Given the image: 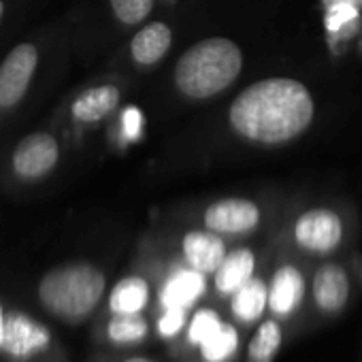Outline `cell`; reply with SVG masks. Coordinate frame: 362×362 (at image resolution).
Segmentation results:
<instances>
[{"mask_svg":"<svg viewBox=\"0 0 362 362\" xmlns=\"http://www.w3.org/2000/svg\"><path fill=\"white\" fill-rule=\"evenodd\" d=\"M313 98L305 83L271 77L247 86L230 105V128L258 145H281L300 136L313 122Z\"/></svg>","mask_w":362,"mask_h":362,"instance_id":"cell-1","label":"cell"},{"mask_svg":"<svg viewBox=\"0 0 362 362\" xmlns=\"http://www.w3.org/2000/svg\"><path fill=\"white\" fill-rule=\"evenodd\" d=\"M243 69V54L235 41L209 37L192 45L175 64L177 90L194 100H207L230 88Z\"/></svg>","mask_w":362,"mask_h":362,"instance_id":"cell-2","label":"cell"},{"mask_svg":"<svg viewBox=\"0 0 362 362\" xmlns=\"http://www.w3.org/2000/svg\"><path fill=\"white\" fill-rule=\"evenodd\" d=\"M105 273L90 262H73L52 269L39 284L41 305L69 324L83 322L105 294Z\"/></svg>","mask_w":362,"mask_h":362,"instance_id":"cell-3","label":"cell"},{"mask_svg":"<svg viewBox=\"0 0 362 362\" xmlns=\"http://www.w3.org/2000/svg\"><path fill=\"white\" fill-rule=\"evenodd\" d=\"M294 241L309 254H330L343 241V222L332 209H309L294 224Z\"/></svg>","mask_w":362,"mask_h":362,"instance_id":"cell-4","label":"cell"},{"mask_svg":"<svg viewBox=\"0 0 362 362\" xmlns=\"http://www.w3.org/2000/svg\"><path fill=\"white\" fill-rule=\"evenodd\" d=\"M37 64L39 52L30 43H22L7 54L3 64H0V107L9 109L24 98Z\"/></svg>","mask_w":362,"mask_h":362,"instance_id":"cell-5","label":"cell"},{"mask_svg":"<svg viewBox=\"0 0 362 362\" xmlns=\"http://www.w3.org/2000/svg\"><path fill=\"white\" fill-rule=\"evenodd\" d=\"M52 345V332L41 322L33 320L26 313L13 311L5 320V339L3 351L16 360H28L43 354Z\"/></svg>","mask_w":362,"mask_h":362,"instance_id":"cell-6","label":"cell"},{"mask_svg":"<svg viewBox=\"0 0 362 362\" xmlns=\"http://www.w3.org/2000/svg\"><path fill=\"white\" fill-rule=\"evenodd\" d=\"M203 222L218 235H247L260 224V209L247 199H224L207 207Z\"/></svg>","mask_w":362,"mask_h":362,"instance_id":"cell-7","label":"cell"},{"mask_svg":"<svg viewBox=\"0 0 362 362\" xmlns=\"http://www.w3.org/2000/svg\"><path fill=\"white\" fill-rule=\"evenodd\" d=\"M307 281L298 267L281 264L269 281V313L277 320H290L305 303Z\"/></svg>","mask_w":362,"mask_h":362,"instance_id":"cell-8","label":"cell"},{"mask_svg":"<svg viewBox=\"0 0 362 362\" xmlns=\"http://www.w3.org/2000/svg\"><path fill=\"white\" fill-rule=\"evenodd\" d=\"M58 141L47 132H35L20 141L13 151V170L22 179H39L58 164Z\"/></svg>","mask_w":362,"mask_h":362,"instance_id":"cell-9","label":"cell"},{"mask_svg":"<svg viewBox=\"0 0 362 362\" xmlns=\"http://www.w3.org/2000/svg\"><path fill=\"white\" fill-rule=\"evenodd\" d=\"M349 277L337 262L322 264L311 279V298L322 315H339L349 303Z\"/></svg>","mask_w":362,"mask_h":362,"instance_id":"cell-10","label":"cell"},{"mask_svg":"<svg viewBox=\"0 0 362 362\" xmlns=\"http://www.w3.org/2000/svg\"><path fill=\"white\" fill-rule=\"evenodd\" d=\"M181 254H184V260L190 269L203 275H214L224 262L228 250L222 235L205 228L190 230L184 235V239H181Z\"/></svg>","mask_w":362,"mask_h":362,"instance_id":"cell-11","label":"cell"},{"mask_svg":"<svg viewBox=\"0 0 362 362\" xmlns=\"http://www.w3.org/2000/svg\"><path fill=\"white\" fill-rule=\"evenodd\" d=\"M205 275L194 269H177L160 288L158 303L162 309H192L205 294Z\"/></svg>","mask_w":362,"mask_h":362,"instance_id":"cell-12","label":"cell"},{"mask_svg":"<svg viewBox=\"0 0 362 362\" xmlns=\"http://www.w3.org/2000/svg\"><path fill=\"white\" fill-rule=\"evenodd\" d=\"M256 271V256L247 247H239L235 252H228L220 269L214 273V288L218 296L230 298L239 288H243Z\"/></svg>","mask_w":362,"mask_h":362,"instance_id":"cell-13","label":"cell"},{"mask_svg":"<svg viewBox=\"0 0 362 362\" xmlns=\"http://www.w3.org/2000/svg\"><path fill=\"white\" fill-rule=\"evenodd\" d=\"M269 311V284L260 277H252L243 288L230 296V315L237 324L252 326Z\"/></svg>","mask_w":362,"mask_h":362,"instance_id":"cell-14","label":"cell"},{"mask_svg":"<svg viewBox=\"0 0 362 362\" xmlns=\"http://www.w3.org/2000/svg\"><path fill=\"white\" fill-rule=\"evenodd\" d=\"M173 45V33L164 22H151L141 28L130 41L132 60L141 66H153L160 62Z\"/></svg>","mask_w":362,"mask_h":362,"instance_id":"cell-15","label":"cell"},{"mask_svg":"<svg viewBox=\"0 0 362 362\" xmlns=\"http://www.w3.org/2000/svg\"><path fill=\"white\" fill-rule=\"evenodd\" d=\"M149 284L147 279L139 275L124 277L115 284V288L109 294V309L113 315H130V313H143L149 305Z\"/></svg>","mask_w":362,"mask_h":362,"instance_id":"cell-16","label":"cell"},{"mask_svg":"<svg viewBox=\"0 0 362 362\" xmlns=\"http://www.w3.org/2000/svg\"><path fill=\"white\" fill-rule=\"evenodd\" d=\"M119 105V90L115 86H98L79 94L73 103V117L86 124L107 117Z\"/></svg>","mask_w":362,"mask_h":362,"instance_id":"cell-17","label":"cell"},{"mask_svg":"<svg viewBox=\"0 0 362 362\" xmlns=\"http://www.w3.org/2000/svg\"><path fill=\"white\" fill-rule=\"evenodd\" d=\"M284 343V326L277 317H267L258 324L247 343V362H273Z\"/></svg>","mask_w":362,"mask_h":362,"instance_id":"cell-18","label":"cell"},{"mask_svg":"<svg viewBox=\"0 0 362 362\" xmlns=\"http://www.w3.org/2000/svg\"><path fill=\"white\" fill-rule=\"evenodd\" d=\"M241 347L239 328L230 322H222L220 328L197 349L201 362H233Z\"/></svg>","mask_w":362,"mask_h":362,"instance_id":"cell-19","label":"cell"},{"mask_svg":"<svg viewBox=\"0 0 362 362\" xmlns=\"http://www.w3.org/2000/svg\"><path fill=\"white\" fill-rule=\"evenodd\" d=\"M149 337V322L141 313L113 315L107 324V339L115 345H139Z\"/></svg>","mask_w":362,"mask_h":362,"instance_id":"cell-20","label":"cell"},{"mask_svg":"<svg viewBox=\"0 0 362 362\" xmlns=\"http://www.w3.org/2000/svg\"><path fill=\"white\" fill-rule=\"evenodd\" d=\"M222 315L211 307H201L190 315V322L184 332V345L190 349H199L222 324Z\"/></svg>","mask_w":362,"mask_h":362,"instance_id":"cell-21","label":"cell"},{"mask_svg":"<svg viewBox=\"0 0 362 362\" xmlns=\"http://www.w3.org/2000/svg\"><path fill=\"white\" fill-rule=\"evenodd\" d=\"M188 322V309H162L156 324L158 337L164 341H175L177 337H184Z\"/></svg>","mask_w":362,"mask_h":362,"instance_id":"cell-22","label":"cell"},{"mask_svg":"<svg viewBox=\"0 0 362 362\" xmlns=\"http://www.w3.org/2000/svg\"><path fill=\"white\" fill-rule=\"evenodd\" d=\"M111 9L122 24L134 26L151 13L153 0H111Z\"/></svg>","mask_w":362,"mask_h":362,"instance_id":"cell-23","label":"cell"},{"mask_svg":"<svg viewBox=\"0 0 362 362\" xmlns=\"http://www.w3.org/2000/svg\"><path fill=\"white\" fill-rule=\"evenodd\" d=\"M356 18V9L349 5V3H339V5H334L332 9H330V13H328V28L330 30H337L339 26H343L345 22H349V20H354Z\"/></svg>","mask_w":362,"mask_h":362,"instance_id":"cell-24","label":"cell"},{"mask_svg":"<svg viewBox=\"0 0 362 362\" xmlns=\"http://www.w3.org/2000/svg\"><path fill=\"white\" fill-rule=\"evenodd\" d=\"M126 128H128L130 134H134V130H136V111L134 109H130L126 113Z\"/></svg>","mask_w":362,"mask_h":362,"instance_id":"cell-25","label":"cell"},{"mask_svg":"<svg viewBox=\"0 0 362 362\" xmlns=\"http://www.w3.org/2000/svg\"><path fill=\"white\" fill-rule=\"evenodd\" d=\"M5 311H3V305H0V349H3V339H5Z\"/></svg>","mask_w":362,"mask_h":362,"instance_id":"cell-26","label":"cell"},{"mask_svg":"<svg viewBox=\"0 0 362 362\" xmlns=\"http://www.w3.org/2000/svg\"><path fill=\"white\" fill-rule=\"evenodd\" d=\"M124 362H156V360H151V358H145V356H130V358H126Z\"/></svg>","mask_w":362,"mask_h":362,"instance_id":"cell-27","label":"cell"},{"mask_svg":"<svg viewBox=\"0 0 362 362\" xmlns=\"http://www.w3.org/2000/svg\"><path fill=\"white\" fill-rule=\"evenodd\" d=\"M3 11H5V5H3V0H0V18H3Z\"/></svg>","mask_w":362,"mask_h":362,"instance_id":"cell-28","label":"cell"}]
</instances>
